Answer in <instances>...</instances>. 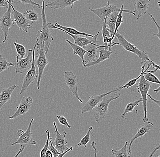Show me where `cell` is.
Listing matches in <instances>:
<instances>
[{
	"instance_id": "obj_9",
	"label": "cell",
	"mask_w": 160,
	"mask_h": 157,
	"mask_svg": "<svg viewBox=\"0 0 160 157\" xmlns=\"http://www.w3.org/2000/svg\"><path fill=\"white\" fill-rule=\"evenodd\" d=\"M36 47H37V44L35 43L32 50V67L27 72V73L24 78L22 88L19 93L20 96L24 92L28 87L30 84H33L35 80L38 78V72H37L36 71V66H35L34 64L35 49H36Z\"/></svg>"
},
{
	"instance_id": "obj_10",
	"label": "cell",
	"mask_w": 160,
	"mask_h": 157,
	"mask_svg": "<svg viewBox=\"0 0 160 157\" xmlns=\"http://www.w3.org/2000/svg\"><path fill=\"white\" fill-rule=\"evenodd\" d=\"M12 15L15 23L16 24L20 30H22L26 33H28V30L32 27L33 22L26 19L23 14L15 9L12 5Z\"/></svg>"
},
{
	"instance_id": "obj_32",
	"label": "cell",
	"mask_w": 160,
	"mask_h": 157,
	"mask_svg": "<svg viewBox=\"0 0 160 157\" xmlns=\"http://www.w3.org/2000/svg\"><path fill=\"white\" fill-rule=\"evenodd\" d=\"M146 81L153 83L158 84V85L160 84L159 80L158 77L156 76L153 74L151 73L150 71L146 72L143 75Z\"/></svg>"
},
{
	"instance_id": "obj_50",
	"label": "cell",
	"mask_w": 160,
	"mask_h": 157,
	"mask_svg": "<svg viewBox=\"0 0 160 157\" xmlns=\"http://www.w3.org/2000/svg\"><path fill=\"white\" fill-rule=\"evenodd\" d=\"M160 157V156H159V155H158V156H157V157Z\"/></svg>"
},
{
	"instance_id": "obj_29",
	"label": "cell",
	"mask_w": 160,
	"mask_h": 157,
	"mask_svg": "<svg viewBox=\"0 0 160 157\" xmlns=\"http://www.w3.org/2000/svg\"><path fill=\"white\" fill-rule=\"evenodd\" d=\"M22 14L26 19L30 22H38L39 20V15L33 9L25 11Z\"/></svg>"
},
{
	"instance_id": "obj_34",
	"label": "cell",
	"mask_w": 160,
	"mask_h": 157,
	"mask_svg": "<svg viewBox=\"0 0 160 157\" xmlns=\"http://www.w3.org/2000/svg\"><path fill=\"white\" fill-rule=\"evenodd\" d=\"M46 133L47 135V140L46 143H45V145L44 146L43 148L42 149L40 152V157H45L46 153L48 149L50 138V134L48 130H46Z\"/></svg>"
},
{
	"instance_id": "obj_15",
	"label": "cell",
	"mask_w": 160,
	"mask_h": 157,
	"mask_svg": "<svg viewBox=\"0 0 160 157\" xmlns=\"http://www.w3.org/2000/svg\"><path fill=\"white\" fill-rule=\"evenodd\" d=\"M90 11L97 15L99 18L102 20V22H104L105 19L108 16L114 12H120L121 8H118L117 6L113 4H109V2L108 1L107 5L106 6L98 8L96 9L89 8Z\"/></svg>"
},
{
	"instance_id": "obj_21",
	"label": "cell",
	"mask_w": 160,
	"mask_h": 157,
	"mask_svg": "<svg viewBox=\"0 0 160 157\" xmlns=\"http://www.w3.org/2000/svg\"><path fill=\"white\" fill-rule=\"evenodd\" d=\"M26 98L25 96L22 97L19 105L17 106V110L12 115L9 116V119L10 120L16 119L22 115H26L28 112L32 104L27 103L26 101Z\"/></svg>"
},
{
	"instance_id": "obj_18",
	"label": "cell",
	"mask_w": 160,
	"mask_h": 157,
	"mask_svg": "<svg viewBox=\"0 0 160 157\" xmlns=\"http://www.w3.org/2000/svg\"><path fill=\"white\" fill-rule=\"evenodd\" d=\"M81 0H54L53 2L45 5V7H49L52 9H62L66 8H72L74 4Z\"/></svg>"
},
{
	"instance_id": "obj_2",
	"label": "cell",
	"mask_w": 160,
	"mask_h": 157,
	"mask_svg": "<svg viewBox=\"0 0 160 157\" xmlns=\"http://www.w3.org/2000/svg\"><path fill=\"white\" fill-rule=\"evenodd\" d=\"M120 91L111 93L105 96L102 101L95 107L92 117L96 122L99 123L106 116L111 101L119 98L121 96Z\"/></svg>"
},
{
	"instance_id": "obj_22",
	"label": "cell",
	"mask_w": 160,
	"mask_h": 157,
	"mask_svg": "<svg viewBox=\"0 0 160 157\" xmlns=\"http://www.w3.org/2000/svg\"><path fill=\"white\" fill-rule=\"evenodd\" d=\"M18 86L16 84L11 86L8 88H5L2 89L0 93V110H1L5 104L11 100L12 93Z\"/></svg>"
},
{
	"instance_id": "obj_24",
	"label": "cell",
	"mask_w": 160,
	"mask_h": 157,
	"mask_svg": "<svg viewBox=\"0 0 160 157\" xmlns=\"http://www.w3.org/2000/svg\"><path fill=\"white\" fill-rule=\"evenodd\" d=\"M123 4L122 5L121 7V11L119 12L118 15V18H117V21H116V26H115V29L114 32L113 34L112 37V40L114 39L115 38V35L116 33L118 32V29L121 26V24L123 22V21L122 13L123 12H124L128 13L131 14L133 15L134 16H136L133 13V12L132 10L124 9Z\"/></svg>"
},
{
	"instance_id": "obj_35",
	"label": "cell",
	"mask_w": 160,
	"mask_h": 157,
	"mask_svg": "<svg viewBox=\"0 0 160 157\" xmlns=\"http://www.w3.org/2000/svg\"><path fill=\"white\" fill-rule=\"evenodd\" d=\"M48 150L52 153L54 157H57L60 154V153L58 152V151L56 150V148L54 147L53 145L52 139L51 137L50 138L49 144V147Z\"/></svg>"
},
{
	"instance_id": "obj_17",
	"label": "cell",
	"mask_w": 160,
	"mask_h": 157,
	"mask_svg": "<svg viewBox=\"0 0 160 157\" xmlns=\"http://www.w3.org/2000/svg\"><path fill=\"white\" fill-rule=\"evenodd\" d=\"M150 0H135V9L134 13L138 15L136 21H138L142 16L147 13L148 11L149 4Z\"/></svg>"
},
{
	"instance_id": "obj_7",
	"label": "cell",
	"mask_w": 160,
	"mask_h": 157,
	"mask_svg": "<svg viewBox=\"0 0 160 157\" xmlns=\"http://www.w3.org/2000/svg\"><path fill=\"white\" fill-rule=\"evenodd\" d=\"M33 120L34 119L32 118L30 121L26 131H24L21 129L18 130L17 132V135L18 137V140L14 143L11 144L10 146H13L17 144H20L26 147L28 145H36L37 144V142L32 139V133L31 131V130L32 124Z\"/></svg>"
},
{
	"instance_id": "obj_36",
	"label": "cell",
	"mask_w": 160,
	"mask_h": 157,
	"mask_svg": "<svg viewBox=\"0 0 160 157\" xmlns=\"http://www.w3.org/2000/svg\"><path fill=\"white\" fill-rule=\"evenodd\" d=\"M56 117L58 119L59 122L60 124H61V125H63L69 128V129L72 127V126L70 125L69 124L68 122L67 119H66L64 116H63L57 115Z\"/></svg>"
},
{
	"instance_id": "obj_33",
	"label": "cell",
	"mask_w": 160,
	"mask_h": 157,
	"mask_svg": "<svg viewBox=\"0 0 160 157\" xmlns=\"http://www.w3.org/2000/svg\"><path fill=\"white\" fill-rule=\"evenodd\" d=\"M14 45L16 48V51L18 53V55L20 56L22 58H24L26 53V50L25 47L22 45L18 43L17 42H14Z\"/></svg>"
},
{
	"instance_id": "obj_23",
	"label": "cell",
	"mask_w": 160,
	"mask_h": 157,
	"mask_svg": "<svg viewBox=\"0 0 160 157\" xmlns=\"http://www.w3.org/2000/svg\"><path fill=\"white\" fill-rule=\"evenodd\" d=\"M119 12H114L112 13L111 14L108 16L106 18L104 21L107 27L109 30L112 35L113 34L114 32L116 21H117Z\"/></svg>"
},
{
	"instance_id": "obj_16",
	"label": "cell",
	"mask_w": 160,
	"mask_h": 157,
	"mask_svg": "<svg viewBox=\"0 0 160 157\" xmlns=\"http://www.w3.org/2000/svg\"><path fill=\"white\" fill-rule=\"evenodd\" d=\"M48 27L49 29H56L60 30L66 33H69L70 34L75 35V36H84L86 37H90L92 38L93 36L92 35L88 34L85 32H80L78 30L75 29L73 28L68 27H64V26H61L58 23H56L54 24L52 23H48Z\"/></svg>"
},
{
	"instance_id": "obj_42",
	"label": "cell",
	"mask_w": 160,
	"mask_h": 157,
	"mask_svg": "<svg viewBox=\"0 0 160 157\" xmlns=\"http://www.w3.org/2000/svg\"><path fill=\"white\" fill-rule=\"evenodd\" d=\"M151 64V67H152L154 68L158 69L159 70H160V66L158 65H157L156 63L153 61H150Z\"/></svg>"
},
{
	"instance_id": "obj_47",
	"label": "cell",
	"mask_w": 160,
	"mask_h": 157,
	"mask_svg": "<svg viewBox=\"0 0 160 157\" xmlns=\"http://www.w3.org/2000/svg\"><path fill=\"white\" fill-rule=\"evenodd\" d=\"M45 157H54L52 153L51 152L50 150H47V152L46 153L45 155Z\"/></svg>"
},
{
	"instance_id": "obj_44",
	"label": "cell",
	"mask_w": 160,
	"mask_h": 157,
	"mask_svg": "<svg viewBox=\"0 0 160 157\" xmlns=\"http://www.w3.org/2000/svg\"><path fill=\"white\" fill-rule=\"evenodd\" d=\"M73 147H70L69 148L68 150L66 151L65 152L63 153H61V154H60L59 155H58V156L57 157H63V156L65 154H67V153L69 151H70L72 150L73 149Z\"/></svg>"
},
{
	"instance_id": "obj_39",
	"label": "cell",
	"mask_w": 160,
	"mask_h": 157,
	"mask_svg": "<svg viewBox=\"0 0 160 157\" xmlns=\"http://www.w3.org/2000/svg\"><path fill=\"white\" fill-rule=\"evenodd\" d=\"M160 149V144L159 143H158L157 145V146L155 147L154 149L152 150L151 151V153L149 155V156L148 157H152L153 155H154L155 152L157 151L158 150H159Z\"/></svg>"
},
{
	"instance_id": "obj_30",
	"label": "cell",
	"mask_w": 160,
	"mask_h": 157,
	"mask_svg": "<svg viewBox=\"0 0 160 157\" xmlns=\"http://www.w3.org/2000/svg\"><path fill=\"white\" fill-rule=\"evenodd\" d=\"M15 63L7 61L5 58L0 54V74L5 70H9L10 66H14Z\"/></svg>"
},
{
	"instance_id": "obj_31",
	"label": "cell",
	"mask_w": 160,
	"mask_h": 157,
	"mask_svg": "<svg viewBox=\"0 0 160 157\" xmlns=\"http://www.w3.org/2000/svg\"><path fill=\"white\" fill-rule=\"evenodd\" d=\"M93 130L92 127H90L89 128L87 132V134L82 138L81 141L77 145L78 146H84L85 148L87 147V145L89 142L90 141V138H91V135L92 134V130Z\"/></svg>"
},
{
	"instance_id": "obj_26",
	"label": "cell",
	"mask_w": 160,
	"mask_h": 157,
	"mask_svg": "<svg viewBox=\"0 0 160 157\" xmlns=\"http://www.w3.org/2000/svg\"><path fill=\"white\" fill-rule=\"evenodd\" d=\"M151 67V63L149 62V63L148 65V67L147 68V69H146V70H145V65H143V66H142V72H141V74L138 77L136 78L132 79V80H130V81H129L127 83L125 84L124 86H121V90H122L123 89H128L130 87L134 85H135L136 83H137V81H138V79H140V78L141 77V76L142 75H143L145 73H146L147 72V71H148V69L150 67Z\"/></svg>"
},
{
	"instance_id": "obj_28",
	"label": "cell",
	"mask_w": 160,
	"mask_h": 157,
	"mask_svg": "<svg viewBox=\"0 0 160 157\" xmlns=\"http://www.w3.org/2000/svg\"><path fill=\"white\" fill-rule=\"evenodd\" d=\"M128 142L126 141L125 142L124 145L121 149L118 150L111 149V152L113 155H114L115 157H131L129 154L128 153L127 150V146Z\"/></svg>"
},
{
	"instance_id": "obj_43",
	"label": "cell",
	"mask_w": 160,
	"mask_h": 157,
	"mask_svg": "<svg viewBox=\"0 0 160 157\" xmlns=\"http://www.w3.org/2000/svg\"><path fill=\"white\" fill-rule=\"evenodd\" d=\"M25 147L24 146L22 145L21 146V148H20V150H19L18 152L16 154L15 156L14 157H18L19 155L20 154H21V153L25 149Z\"/></svg>"
},
{
	"instance_id": "obj_46",
	"label": "cell",
	"mask_w": 160,
	"mask_h": 157,
	"mask_svg": "<svg viewBox=\"0 0 160 157\" xmlns=\"http://www.w3.org/2000/svg\"><path fill=\"white\" fill-rule=\"evenodd\" d=\"M26 101L28 104H32L33 103V99L31 97H28L26 98Z\"/></svg>"
},
{
	"instance_id": "obj_20",
	"label": "cell",
	"mask_w": 160,
	"mask_h": 157,
	"mask_svg": "<svg viewBox=\"0 0 160 157\" xmlns=\"http://www.w3.org/2000/svg\"><path fill=\"white\" fill-rule=\"evenodd\" d=\"M108 48L102 47L100 48L99 56L98 58L96 61L92 62L86 64L83 66L85 67H90L92 66H95L100 64V63L108 60L110 58V56L112 54H115V52L113 51H109L108 50Z\"/></svg>"
},
{
	"instance_id": "obj_6",
	"label": "cell",
	"mask_w": 160,
	"mask_h": 157,
	"mask_svg": "<svg viewBox=\"0 0 160 157\" xmlns=\"http://www.w3.org/2000/svg\"><path fill=\"white\" fill-rule=\"evenodd\" d=\"M143 75H142L140 78V81L138 86H137V88L138 91L141 94L142 96L143 110L144 112V116L143 119V122L146 123L148 121V119L147 117V95L149 91L150 88L152 87V83L145 80Z\"/></svg>"
},
{
	"instance_id": "obj_19",
	"label": "cell",
	"mask_w": 160,
	"mask_h": 157,
	"mask_svg": "<svg viewBox=\"0 0 160 157\" xmlns=\"http://www.w3.org/2000/svg\"><path fill=\"white\" fill-rule=\"evenodd\" d=\"M154 126V125L152 123L148 121L140 129H138V131L135 134L134 137H133L131 139L129 145L128 153L129 155H131L132 154V145L135 140L138 139V138L142 137L145 135H146V133L148 132L150 130H152Z\"/></svg>"
},
{
	"instance_id": "obj_27",
	"label": "cell",
	"mask_w": 160,
	"mask_h": 157,
	"mask_svg": "<svg viewBox=\"0 0 160 157\" xmlns=\"http://www.w3.org/2000/svg\"><path fill=\"white\" fill-rule=\"evenodd\" d=\"M142 102V99L140 98L135 101L129 103L128 104L125 108L124 110L123 113L121 115V118L122 119H127L126 115L128 113L132 112L133 111L136 105H139V103Z\"/></svg>"
},
{
	"instance_id": "obj_25",
	"label": "cell",
	"mask_w": 160,
	"mask_h": 157,
	"mask_svg": "<svg viewBox=\"0 0 160 157\" xmlns=\"http://www.w3.org/2000/svg\"><path fill=\"white\" fill-rule=\"evenodd\" d=\"M65 41L67 43L70 45V47L72 48L74 52V54L76 55H78L80 57V58L82 59V62L83 66L85 65L84 60V56L85 53H86V50L84 49L83 48L76 45L74 43H73L72 42H70L69 40L65 39Z\"/></svg>"
},
{
	"instance_id": "obj_4",
	"label": "cell",
	"mask_w": 160,
	"mask_h": 157,
	"mask_svg": "<svg viewBox=\"0 0 160 157\" xmlns=\"http://www.w3.org/2000/svg\"><path fill=\"white\" fill-rule=\"evenodd\" d=\"M14 3L13 0H8V6L7 12L0 18V28L2 31L4 40L3 43H5L7 41L10 28L14 27L15 22L13 17H11L12 15V5Z\"/></svg>"
},
{
	"instance_id": "obj_5",
	"label": "cell",
	"mask_w": 160,
	"mask_h": 157,
	"mask_svg": "<svg viewBox=\"0 0 160 157\" xmlns=\"http://www.w3.org/2000/svg\"><path fill=\"white\" fill-rule=\"evenodd\" d=\"M37 51V54L34 60L35 66H37L38 69V78L37 79V87L38 90H40V85L41 79L42 77L44 70L45 67L49 64L48 59L46 57V53L44 49V46L36 48Z\"/></svg>"
},
{
	"instance_id": "obj_3",
	"label": "cell",
	"mask_w": 160,
	"mask_h": 157,
	"mask_svg": "<svg viewBox=\"0 0 160 157\" xmlns=\"http://www.w3.org/2000/svg\"><path fill=\"white\" fill-rule=\"evenodd\" d=\"M115 37L118 40L119 45L122 46L126 51L133 53L138 56L141 59V64H143L147 63V61H150L151 60L148 56L144 51H140L135 45L132 44L129 42H128L125 39L122 35L120 34L119 33L117 32L115 35Z\"/></svg>"
},
{
	"instance_id": "obj_12",
	"label": "cell",
	"mask_w": 160,
	"mask_h": 157,
	"mask_svg": "<svg viewBox=\"0 0 160 157\" xmlns=\"http://www.w3.org/2000/svg\"><path fill=\"white\" fill-rule=\"evenodd\" d=\"M53 125L54 126L55 132L56 133V139L54 141L52 142L53 145L60 154L65 152L69 149L67 145L68 142L66 138L67 133L66 132H63L61 134L58 130V127L55 122H53Z\"/></svg>"
},
{
	"instance_id": "obj_14",
	"label": "cell",
	"mask_w": 160,
	"mask_h": 157,
	"mask_svg": "<svg viewBox=\"0 0 160 157\" xmlns=\"http://www.w3.org/2000/svg\"><path fill=\"white\" fill-rule=\"evenodd\" d=\"M102 47H106L104 45L100 46L98 44H88L83 47L86 51L84 56L85 65L95 61L98 59L99 56L100 48Z\"/></svg>"
},
{
	"instance_id": "obj_48",
	"label": "cell",
	"mask_w": 160,
	"mask_h": 157,
	"mask_svg": "<svg viewBox=\"0 0 160 157\" xmlns=\"http://www.w3.org/2000/svg\"><path fill=\"white\" fill-rule=\"evenodd\" d=\"M154 91L156 92L157 94H158V93L160 92V86H159L158 88L154 90Z\"/></svg>"
},
{
	"instance_id": "obj_8",
	"label": "cell",
	"mask_w": 160,
	"mask_h": 157,
	"mask_svg": "<svg viewBox=\"0 0 160 157\" xmlns=\"http://www.w3.org/2000/svg\"><path fill=\"white\" fill-rule=\"evenodd\" d=\"M32 50L29 49L26 58H22L19 55L17 56V62L15 64V73L23 74L31 69L32 62Z\"/></svg>"
},
{
	"instance_id": "obj_41",
	"label": "cell",
	"mask_w": 160,
	"mask_h": 157,
	"mask_svg": "<svg viewBox=\"0 0 160 157\" xmlns=\"http://www.w3.org/2000/svg\"><path fill=\"white\" fill-rule=\"evenodd\" d=\"M92 147L94 149L95 151L94 157H97V155H98V150H97V147H96V143L95 141H93L92 142Z\"/></svg>"
},
{
	"instance_id": "obj_49",
	"label": "cell",
	"mask_w": 160,
	"mask_h": 157,
	"mask_svg": "<svg viewBox=\"0 0 160 157\" xmlns=\"http://www.w3.org/2000/svg\"><path fill=\"white\" fill-rule=\"evenodd\" d=\"M160 2H158V7H160Z\"/></svg>"
},
{
	"instance_id": "obj_37",
	"label": "cell",
	"mask_w": 160,
	"mask_h": 157,
	"mask_svg": "<svg viewBox=\"0 0 160 157\" xmlns=\"http://www.w3.org/2000/svg\"><path fill=\"white\" fill-rule=\"evenodd\" d=\"M19 2L23 4H30L34 7H38V9L42 7V5L35 2L34 1H32V0H19Z\"/></svg>"
},
{
	"instance_id": "obj_1",
	"label": "cell",
	"mask_w": 160,
	"mask_h": 157,
	"mask_svg": "<svg viewBox=\"0 0 160 157\" xmlns=\"http://www.w3.org/2000/svg\"><path fill=\"white\" fill-rule=\"evenodd\" d=\"M42 10L41 12V16L42 19V30L38 31L36 36V43L37 47L44 46V49L45 53L47 54L48 52L51 43L53 41V38L51 35V32L49 29L46 18L45 10V2L42 1Z\"/></svg>"
},
{
	"instance_id": "obj_11",
	"label": "cell",
	"mask_w": 160,
	"mask_h": 157,
	"mask_svg": "<svg viewBox=\"0 0 160 157\" xmlns=\"http://www.w3.org/2000/svg\"><path fill=\"white\" fill-rule=\"evenodd\" d=\"M121 90H122L121 86H119L116 88V89L112 90L106 93L89 96L88 101L84 104L82 108V110H81V113L82 114H83L85 113L92 111L93 109H94L95 107L102 101L103 98L106 95L111 93L117 91H121Z\"/></svg>"
},
{
	"instance_id": "obj_38",
	"label": "cell",
	"mask_w": 160,
	"mask_h": 157,
	"mask_svg": "<svg viewBox=\"0 0 160 157\" xmlns=\"http://www.w3.org/2000/svg\"><path fill=\"white\" fill-rule=\"evenodd\" d=\"M148 15H149L150 17H151V20H152V22H154L155 25H156V26H157V28H158V33L156 34H153V36H156V37H158V38L160 40V26H159L158 24V23H157V22H156V20H155L154 18L153 17V16H152V15L149 13L148 14Z\"/></svg>"
},
{
	"instance_id": "obj_13",
	"label": "cell",
	"mask_w": 160,
	"mask_h": 157,
	"mask_svg": "<svg viewBox=\"0 0 160 157\" xmlns=\"http://www.w3.org/2000/svg\"><path fill=\"white\" fill-rule=\"evenodd\" d=\"M64 79L65 82L69 88L71 92L80 103H82V101L80 98L78 92L77 77L71 71H66L64 72Z\"/></svg>"
},
{
	"instance_id": "obj_45",
	"label": "cell",
	"mask_w": 160,
	"mask_h": 157,
	"mask_svg": "<svg viewBox=\"0 0 160 157\" xmlns=\"http://www.w3.org/2000/svg\"><path fill=\"white\" fill-rule=\"evenodd\" d=\"M147 96L149 97V98L150 99H151L152 101H153L155 103L157 104V105H158V106L160 107V101H157V100H155L152 97V96H150V95H149L148 94V95H147Z\"/></svg>"
},
{
	"instance_id": "obj_40",
	"label": "cell",
	"mask_w": 160,
	"mask_h": 157,
	"mask_svg": "<svg viewBox=\"0 0 160 157\" xmlns=\"http://www.w3.org/2000/svg\"><path fill=\"white\" fill-rule=\"evenodd\" d=\"M8 0H0V7H8Z\"/></svg>"
}]
</instances>
